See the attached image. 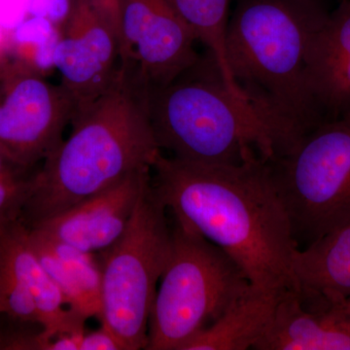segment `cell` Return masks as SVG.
<instances>
[{"instance_id": "obj_1", "label": "cell", "mask_w": 350, "mask_h": 350, "mask_svg": "<svg viewBox=\"0 0 350 350\" xmlns=\"http://www.w3.org/2000/svg\"><path fill=\"white\" fill-rule=\"evenodd\" d=\"M152 183L169 213L232 258L260 291L300 290L298 250L268 161L241 165L186 162L161 153Z\"/></svg>"}, {"instance_id": "obj_2", "label": "cell", "mask_w": 350, "mask_h": 350, "mask_svg": "<svg viewBox=\"0 0 350 350\" xmlns=\"http://www.w3.org/2000/svg\"><path fill=\"white\" fill-rule=\"evenodd\" d=\"M329 15L321 0H238L228 22V66L275 135L278 157L317 126L306 100V59Z\"/></svg>"}, {"instance_id": "obj_3", "label": "cell", "mask_w": 350, "mask_h": 350, "mask_svg": "<svg viewBox=\"0 0 350 350\" xmlns=\"http://www.w3.org/2000/svg\"><path fill=\"white\" fill-rule=\"evenodd\" d=\"M66 140L44 160L19 220L27 228L152 167L162 153L146 96L120 68L107 93L71 121Z\"/></svg>"}, {"instance_id": "obj_4", "label": "cell", "mask_w": 350, "mask_h": 350, "mask_svg": "<svg viewBox=\"0 0 350 350\" xmlns=\"http://www.w3.org/2000/svg\"><path fill=\"white\" fill-rule=\"evenodd\" d=\"M146 105L161 151L179 160L241 165L280 153L268 126L230 93L209 52L170 84L149 91Z\"/></svg>"}, {"instance_id": "obj_5", "label": "cell", "mask_w": 350, "mask_h": 350, "mask_svg": "<svg viewBox=\"0 0 350 350\" xmlns=\"http://www.w3.org/2000/svg\"><path fill=\"white\" fill-rule=\"evenodd\" d=\"M170 228L172 246L152 305L147 350H182L251 288L222 248L174 217Z\"/></svg>"}, {"instance_id": "obj_6", "label": "cell", "mask_w": 350, "mask_h": 350, "mask_svg": "<svg viewBox=\"0 0 350 350\" xmlns=\"http://www.w3.org/2000/svg\"><path fill=\"white\" fill-rule=\"evenodd\" d=\"M169 211L152 183L144 179L137 206L122 238L98 253L103 271L101 325L123 350L146 349L156 287L172 246Z\"/></svg>"}, {"instance_id": "obj_7", "label": "cell", "mask_w": 350, "mask_h": 350, "mask_svg": "<svg viewBox=\"0 0 350 350\" xmlns=\"http://www.w3.org/2000/svg\"><path fill=\"white\" fill-rule=\"evenodd\" d=\"M269 165L298 250L350 224V115L315 126Z\"/></svg>"}, {"instance_id": "obj_8", "label": "cell", "mask_w": 350, "mask_h": 350, "mask_svg": "<svg viewBox=\"0 0 350 350\" xmlns=\"http://www.w3.org/2000/svg\"><path fill=\"white\" fill-rule=\"evenodd\" d=\"M0 69V147L25 165H41L63 142L72 101L62 85L51 84L31 64L14 62Z\"/></svg>"}, {"instance_id": "obj_9", "label": "cell", "mask_w": 350, "mask_h": 350, "mask_svg": "<svg viewBox=\"0 0 350 350\" xmlns=\"http://www.w3.org/2000/svg\"><path fill=\"white\" fill-rule=\"evenodd\" d=\"M121 69L145 94L200 59L193 29L165 0H120Z\"/></svg>"}, {"instance_id": "obj_10", "label": "cell", "mask_w": 350, "mask_h": 350, "mask_svg": "<svg viewBox=\"0 0 350 350\" xmlns=\"http://www.w3.org/2000/svg\"><path fill=\"white\" fill-rule=\"evenodd\" d=\"M0 313L42 324L48 349L53 336L84 329L88 320L68 308L21 220L0 226Z\"/></svg>"}, {"instance_id": "obj_11", "label": "cell", "mask_w": 350, "mask_h": 350, "mask_svg": "<svg viewBox=\"0 0 350 350\" xmlns=\"http://www.w3.org/2000/svg\"><path fill=\"white\" fill-rule=\"evenodd\" d=\"M52 63L72 101L73 118L107 93L118 77V39L87 0H73L66 31L53 50Z\"/></svg>"}, {"instance_id": "obj_12", "label": "cell", "mask_w": 350, "mask_h": 350, "mask_svg": "<svg viewBox=\"0 0 350 350\" xmlns=\"http://www.w3.org/2000/svg\"><path fill=\"white\" fill-rule=\"evenodd\" d=\"M151 170H137L111 187L27 229L40 230L51 238L85 252H103L126 232L142 184Z\"/></svg>"}, {"instance_id": "obj_13", "label": "cell", "mask_w": 350, "mask_h": 350, "mask_svg": "<svg viewBox=\"0 0 350 350\" xmlns=\"http://www.w3.org/2000/svg\"><path fill=\"white\" fill-rule=\"evenodd\" d=\"M252 349L350 350V313L342 301L334 304L319 295L288 290Z\"/></svg>"}, {"instance_id": "obj_14", "label": "cell", "mask_w": 350, "mask_h": 350, "mask_svg": "<svg viewBox=\"0 0 350 350\" xmlns=\"http://www.w3.org/2000/svg\"><path fill=\"white\" fill-rule=\"evenodd\" d=\"M305 91L317 126L350 115V0H342L313 39Z\"/></svg>"}, {"instance_id": "obj_15", "label": "cell", "mask_w": 350, "mask_h": 350, "mask_svg": "<svg viewBox=\"0 0 350 350\" xmlns=\"http://www.w3.org/2000/svg\"><path fill=\"white\" fill-rule=\"evenodd\" d=\"M27 230L32 247L68 308L87 319H100L103 271L98 255L57 241L40 230Z\"/></svg>"}, {"instance_id": "obj_16", "label": "cell", "mask_w": 350, "mask_h": 350, "mask_svg": "<svg viewBox=\"0 0 350 350\" xmlns=\"http://www.w3.org/2000/svg\"><path fill=\"white\" fill-rule=\"evenodd\" d=\"M293 268L300 289L334 304L345 301L350 296V224L297 250Z\"/></svg>"}, {"instance_id": "obj_17", "label": "cell", "mask_w": 350, "mask_h": 350, "mask_svg": "<svg viewBox=\"0 0 350 350\" xmlns=\"http://www.w3.org/2000/svg\"><path fill=\"white\" fill-rule=\"evenodd\" d=\"M282 295L251 286L223 317L191 338L182 350L252 349L269 325Z\"/></svg>"}, {"instance_id": "obj_18", "label": "cell", "mask_w": 350, "mask_h": 350, "mask_svg": "<svg viewBox=\"0 0 350 350\" xmlns=\"http://www.w3.org/2000/svg\"><path fill=\"white\" fill-rule=\"evenodd\" d=\"M175 13L195 32L198 40L206 46L215 59L230 93L251 107L245 94L239 89L226 57V31L230 0H165Z\"/></svg>"}, {"instance_id": "obj_19", "label": "cell", "mask_w": 350, "mask_h": 350, "mask_svg": "<svg viewBox=\"0 0 350 350\" xmlns=\"http://www.w3.org/2000/svg\"><path fill=\"white\" fill-rule=\"evenodd\" d=\"M41 165H25L0 147V226L19 220Z\"/></svg>"}, {"instance_id": "obj_20", "label": "cell", "mask_w": 350, "mask_h": 350, "mask_svg": "<svg viewBox=\"0 0 350 350\" xmlns=\"http://www.w3.org/2000/svg\"><path fill=\"white\" fill-rule=\"evenodd\" d=\"M44 332L38 322L0 313V350H47Z\"/></svg>"}, {"instance_id": "obj_21", "label": "cell", "mask_w": 350, "mask_h": 350, "mask_svg": "<svg viewBox=\"0 0 350 350\" xmlns=\"http://www.w3.org/2000/svg\"><path fill=\"white\" fill-rule=\"evenodd\" d=\"M71 0H29L27 11L33 17L43 18L50 22H59L66 19L70 13Z\"/></svg>"}, {"instance_id": "obj_22", "label": "cell", "mask_w": 350, "mask_h": 350, "mask_svg": "<svg viewBox=\"0 0 350 350\" xmlns=\"http://www.w3.org/2000/svg\"><path fill=\"white\" fill-rule=\"evenodd\" d=\"M93 7L96 13L100 16L101 19L110 27L120 44V55H121L122 43V24H121V5L120 0H87Z\"/></svg>"}, {"instance_id": "obj_23", "label": "cell", "mask_w": 350, "mask_h": 350, "mask_svg": "<svg viewBox=\"0 0 350 350\" xmlns=\"http://www.w3.org/2000/svg\"><path fill=\"white\" fill-rule=\"evenodd\" d=\"M80 350H123V347L111 332L101 325L98 330L85 333Z\"/></svg>"}, {"instance_id": "obj_24", "label": "cell", "mask_w": 350, "mask_h": 350, "mask_svg": "<svg viewBox=\"0 0 350 350\" xmlns=\"http://www.w3.org/2000/svg\"><path fill=\"white\" fill-rule=\"evenodd\" d=\"M342 306H345V310L347 312L350 313V296L347 297L345 301H342Z\"/></svg>"}, {"instance_id": "obj_25", "label": "cell", "mask_w": 350, "mask_h": 350, "mask_svg": "<svg viewBox=\"0 0 350 350\" xmlns=\"http://www.w3.org/2000/svg\"><path fill=\"white\" fill-rule=\"evenodd\" d=\"M2 89H3V76H2L1 69H0V96H1Z\"/></svg>"}]
</instances>
